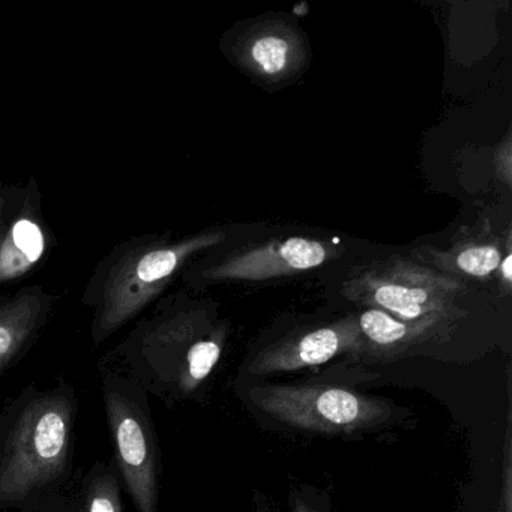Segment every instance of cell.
<instances>
[{"label": "cell", "instance_id": "6da1fadb", "mask_svg": "<svg viewBox=\"0 0 512 512\" xmlns=\"http://www.w3.org/2000/svg\"><path fill=\"white\" fill-rule=\"evenodd\" d=\"M226 334V325L205 305L179 296L161 299L107 353L101 367L118 371L163 400H184L214 373Z\"/></svg>", "mask_w": 512, "mask_h": 512}, {"label": "cell", "instance_id": "7a4b0ae2", "mask_svg": "<svg viewBox=\"0 0 512 512\" xmlns=\"http://www.w3.org/2000/svg\"><path fill=\"white\" fill-rule=\"evenodd\" d=\"M224 239L226 233L220 230H203L178 239L143 235L119 242L97 263L82 296L92 311L94 344L104 343L145 313L194 257Z\"/></svg>", "mask_w": 512, "mask_h": 512}, {"label": "cell", "instance_id": "3957f363", "mask_svg": "<svg viewBox=\"0 0 512 512\" xmlns=\"http://www.w3.org/2000/svg\"><path fill=\"white\" fill-rule=\"evenodd\" d=\"M77 401L70 386L28 388L0 416V506L61 481L70 466Z\"/></svg>", "mask_w": 512, "mask_h": 512}, {"label": "cell", "instance_id": "277c9868", "mask_svg": "<svg viewBox=\"0 0 512 512\" xmlns=\"http://www.w3.org/2000/svg\"><path fill=\"white\" fill-rule=\"evenodd\" d=\"M466 289L461 278L404 256H391L359 266L343 283L344 298L385 311L403 322L457 319L461 311L455 302Z\"/></svg>", "mask_w": 512, "mask_h": 512}, {"label": "cell", "instance_id": "5b68a950", "mask_svg": "<svg viewBox=\"0 0 512 512\" xmlns=\"http://www.w3.org/2000/svg\"><path fill=\"white\" fill-rule=\"evenodd\" d=\"M101 374L119 481L137 512H158L160 448L146 392L118 371L101 367Z\"/></svg>", "mask_w": 512, "mask_h": 512}, {"label": "cell", "instance_id": "8992f818", "mask_svg": "<svg viewBox=\"0 0 512 512\" xmlns=\"http://www.w3.org/2000/svg\"><path fill=\"white\" fill-rule=\"evenodd\" d=\"M250 400L266 415L316 433H353L388 419V404L335 385H266L253 388Z\"/></svg>", "mask_w": 512, "mask_h": 512}, {"label": "cell", "instance_id": "52a82bcc", "mask_svg": "<svg viewBox=\"0 0 512 512\" xmlns=\"http://www.w3.org/2000/svg\"><path fill=\"white\" fill-rule=\"evenodd\" d=\"M56 244L37 179L8 184L0 178V287L28 278Z\"/></svg>", "mask_w": 512, "mask_h": 512}, {"label": "cell", "instance_id": "ba28073f", "mask_svg": "<svg viewBox=\"0 0 512 512\" xmlns=\"http://www.w3.org/2000/svg\"><path fill=\"white\" fill-rule=\"evenodd\" d=\"M337 254L338 251L329 242L290 236L236 251L221 262L197 268L188 277L193 283L272 280L319 268Z\"/></svg>", "mask_w": 512, "mask_h": 512}, {"label": "cell", "instance_id": "9c48e42d", "mask_svg": "<svg viewBox=\"0 0 512 512\" xmlns=\"http://www.w3.org/2000/svg\"><path fill=\"white\" fill-rule=\"evenodd\" d=\"M341 355H364L356 316L289 335L263 349L250 364L251 374L286 373L326 364Z\"/></svg>", "mask_w": 512, "mask_h": 512}, {"label": "cell", "instance_id": "30bf717a", "mask_svg": "<svg viewBox=\"0 0 512 512\" xmlns=\"http://www.w3.org/2000/svg\"><path fill=\"white\" fill-rule=\"evenodd\" d=\"M236 62L266 85L295 79L308 65L310 50L298 28L281 20H268L251 26L239 37Z\"/></svg>", "mask_w": 512, "mask_h": 512}, {"label": "cell", "instance_id": "8fae6325", "mask_svg": "<svg viewBox=\"0 0 512 512\" xmlns=\"http://www.w3.org/2000/svg\"><path fill=\"white\" fill-rule=\"evenodd\" d=\"M59 296L28 286L0 298V376L13 367L52 319Z\"/></svg>", "mask_w": 512, "mask_h": 512}, {"label": "cell", "instance_id": "7c38bea8", "mask_svg": "<svg viewBox=\"0 0 512 512\" xmlns=\"http://www.w3.org/2000/svg\"><path fill=\"white\" fill-rule=\"evenodd\" d=\"M364 341V353L377 358H392L425 341L442 337L454 320L428 319L403 322L377 308H367L356 316Z\"/></svg>", "mask_w": 512, "mask_h": 512}, {"label": "cell", "instance_id": "4fadbf2b", "mask_svg": "<svg viewBox=\"0 0 512 512\" xmlns=\"http://www.w3.org/2000/svg\"><path fill=\"white\" fill-rule=\"evenodd\" d=\"M422 259H430L434 269L454 275V277H472L488 280L499 271L502 262V250L496 242L478 241L458 244L454 250L439 251L436 248H424Z\"/></svg>", "mask_w": 512, "mask_h": 512}, {"label": "cell", "instance_id": "5bb4252c", "mask_svg": "<svg viewBox=\"0 0 512 512\" xmlns=\"http://www.w3.org/2000/svg\"><path fill=\"white\" fill-rule=\"evenodd\" d=\"M85 487L83 512H124L121 481L115 466L95 464L89 472Z\"/></svg>", "mask_w": 512, "mask_h": 512}, {"label": "cell", "instance_id": "9a60e30c", "mask_svg": "<svg viewBox=\"0 0 512 512\" xmlns=\"http://www.w3.org/2000/svg\"><path fill=\"white\" fill-rule=\"evenodd\" d=\"M511 410L506 419L505 445H503L502 493H500V512H512V448H511Z\"/></svg>", "mask_w": 512, "mask_h": 512}, {"label": "cell", "instance_id": "2e32d148", "mask_svg": "<svg viewBox=\"0 0 512 512\" xmlns=\"http://www.w3.org/2000/svg\"><path fill=\"white\" fill-rule=\"evenodd\" d=\"M500 277H502L503 283H505L506 289L511 286V253H506L505 257H502V262L499 266Z\"/></svg>", "mask_w": 512, "mask_h": 512}, {"label": "cell", "instance_id": "e0dca14e", "mask_svg": "<svg viewBox=\"0 0 512 512\" xmlns=\"http://www.w3.org/2000/svg\"><path fill=\"white\" fill-rule=\"evenodd\" d=\"M292 512H313L307 503L302 502L301 499L292 500Z\"/></svg>", "mask_w": 512, "mask_h": 512}]
</instances>
